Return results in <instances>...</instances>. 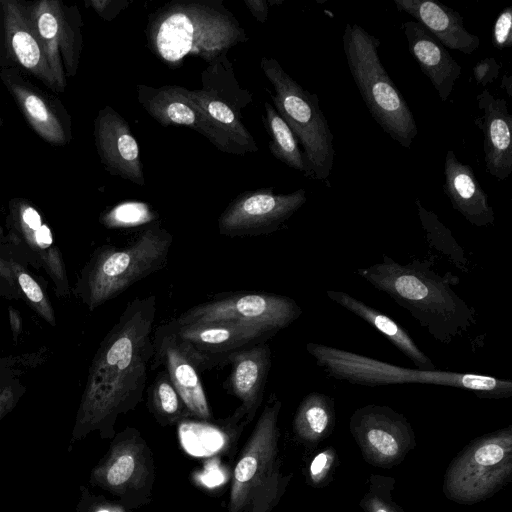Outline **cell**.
Here are the masks:
<instances>
[{
	"instance_id": "1",
	"label": "cell",
	"mask_w": 512,
	"mask_h": 512,
	"mask_svg": "<svg viewBox=\"0 0 512 512\" xmlns=\"http://www.w3.org/2000/svg\"><path fill=\"white\" fill-rule=\"evenodd\" d=\"M156 312L155 295L131 300L101 341L88 370L69 451L95 431L102 439H112L118 416L142 400L154 353Z\"/></svg>"
},
{
	"instance_id": "2",
	"label": "cell",
	"mask_w": 512,
	"mask_h": 512,
	"mask_svg": "<svg viewBox=\"0 0 512 512\" xmlns=\"http://www.w3.org/2000/svg\"><path fill=\"white\" fill-rule=\"evenodd\" d=\"M433 264L432 259L400 264L383 255L357 274L406 309L434 340L450 344L476 324V312L452 289L459 278L438 274Z\"/></svg>"
},
{
	"instance_id": "3",
	"label": "cell",
	"mask_w": 512,
	"mask_h": 512,
	"mask_svg": "<svg viewBox=\"0 0 512 512\" xmlns=\"http://www.w3.org/2000/svg\"><path fill=\"white\" fill-rule=\"evenodd\" d=\"M145 33L151 52L170 68L189 56L210 64L248 40L221 0L169 2L149 15Z\"/></svg>"
},
{
	"instance_id": "4",
	"label": "cell",
	"mask_w": 512,
	"mask_h": 512,
	"mask_svg": "<svg viewBox=\"0 0 512 512\" xmlns=\"http://www.w3.org/2000/svg\"><path fill=\"white\" fill-rule=\"evenodd\" d=\"M173 235L159 222L146 227L124 247H97L83 266L73 294L93 311L138 281L162 270L168 262Z\"/></svg>"
},
{
	"instance_id": "5",
	"label": "cell",
	"mask_w": 512,
	"mask_h": 512,
	"mask_svg": "<svg viewBox=\"0 0 512 512\" xmlns=\"http://www.w3.org/2000/svg\"><path fill=\"white\" fill-rule=\"evenodd\" d=\"M306 350L316 364L334 379L365 386L418 383L449 386L481 398H508L512 382L475 373L404 368L339 348L309 342Z\"/></svg>"
},
{
	"instance_id": "6",
	"label": "cell",
	"mask_w": 512,
	"mask_h": 512,
	"mask_svg": "<svg viewBox=\"0 0 512 512\" xmlns=\"http://www.w3.org/2000/svg\"><path fill=\"white\" fill-rule=\"evenodd\" d=\"M342 42L350 74L371 116L393 140L410 148L417 124L380 61V39L356 23H347Z\"/></svg>"
},
{
	"instance_id": "7",
	"label": "cell",
	"mask_w": 512,
	"mask_h": 512,
	"mask_svg": "<svg viewBox=\"0 0 512 512\" xmlns=\"http://www.w3.org/2000/svg\"><path fill=\"white\" fill-rule=\"evenodd\" d=\"M260 67L272 84L273 106L303 147L304 176L329 178L334 163L333 134L320 108L319 97L294 80L274 58L262 57Z\"/></svg>"
},
{
	"instance_id": "8",
	"label": "cell",
	"mask_w": 512,
	"mask_h": 512,
	"mask_svg": "<svg viewBox=\"0 0 512 512\" xmlns=\"http://www.w3.org/2000/svg\"><path fill=\"white\" fill-rule=\"evenodd\" d=\"M282 403L272 393L233 471L228 512H270L280 496L278 417Z\"/></svg>"
},
{
	"instance_id": "9",
	"label": "cell",
	"mask_w": 512,
	"mask_h": 512,
	"mask_svg": "<svg viewBox=\"0 0 512 512\" xmlns=\"http://www.w3.org/2000/svg\"><path fill=\"white\" fill-rule=\"evenodd\" d=\"M201 82V89H188V95L215 127L227 153L257 152L259 147L241 119V110L252 103V94L239 85L227 54L208 64Z\"/></svg>"
},
{
	"instance_id": "10",
	"label": "cell",
	"mask_w": 512,
	"mask_h": 512,
	"mask_svg": "<svg viewBox=\"0 0 512 512\" xmlns=\"http://www.w3.org/2000/svg\"><path fill=\"white\" fill-rule=\"evenodd\" d=\"M6 227V255L26 266L44 269L56 295L68 298L71 290L64 258L40 211L26 199H12Z\"/></svg>"
},
{
	"instance_id": "11",
	"label": "cell",
	"mask_w": 512,
	"mask_h": 512,
	"mask_svg": "<svg viewBox=\"0 0 512 512\" xmlns=\"http://www.w3.org/2000/svg\"><path fill=\"white\" fill-rule=\"evenodd\" d=\"M303 311L297 302L284 295L234 291L217 294L212 299L192 306L172 319L177 324L234 322L264 326L276 331L288 327Z\"/></svg>"
},
{
	"instance_id": "12",
	"label": "cell",
	"mask_w": 512,
	"mask_h": 512,
	"mask_svg": "<svg viewBox=\"0 0 512 512\" xmlns=\"http://www.w3.org/2000/svg\"><path fill=\"white\" fill-rule=\"evenodd\" d=\"M154 476L149 447L140 433L129 427L114 436L105 456L91 470L89 483L132 506L147 500Z\"/></svg>"
},
{
	"instance_id": "13",
	"label": "cell",
	"mask_w": 512,
	"mask_h": 512,
	"mask_svg": "<svg viewBox=\"0 0 512 512\" xmlns=\"http://www.w3.org/2000/svg\"><path fill=\"white\" fill-rule=\"evenodd\" d=\"M511 468L510 429L477 440L452 464L446 477L450 496L476 501L495 490Z\"/></svg>"
},
{
	"instance_id": "14",
	"label": "cell",
	"mask_w": 512,
	"mask_h": 512,
	"mask_svg": "<svg viewBox=\"0 0 512 512\" xmlns=\"http://www.w3.org/2000/svg\"><path fill=\"white\" fill-rule=\"evenodd\" d=\"M28 7L59 92H64L66 77L74 76L79 65L81 15L76 7H67L59 0H40Z\"/></svg>"
},
{
	"instance_id": "15",
	"label": "cell",
	"mask_w": 512,
	"mask_h": 512,
	"mask_svg": "<svg viewBox=\"0 0 512 512\" xmlns=\"http://www.w3.org/2000/svg\"><path fill=\"white\" fill-rule=\"evenodd\" d=\"M307 201L305 189L275 193L272 188L239 194L218 217L219 234L227 237L267 235L279 230Z\"/></svg>"
},
{
	"instance_id": "16",
	"label": "cell",
	"mask_w": 512,
	"mask_h": 512,
	"mask_svg": "<svg viewBox=\"0 0 512 512\" xmlns=\"http://www.w3.org/2000/svg\"><path fill=\"white\" fill-rule=\"evenodd\" d=\"M185 346L201 372L225 366L227 357L240 349L267 342L278 331L234 322L163 323Z\"/></svg>"
},
{
	"instance_id": "17",
	"label": "cell",
	"mask_w": 512,
	"mask_h": 512,
	"mask_svg": "<svg viewBox=\"0 0 512 512\" xmlns=\"http://www.w3.org/2000/svg\"><path fill=\"white\" fill-rule=\"evenodd\" d=\"M151 370L164 366L190 414L210 420L212 413L201 381V371L182 342L164 324L153 334Z\"/></svg>"
},
{
	"instance_id": "18",
	"label": "cell",
	"mask_w": 512,
	"mask_h": 512,
	"mask_svg": "<svg viewBox=\"0 0 512 512\" xmlns=\"http://www.w3.org/2000/svg\"><path fill=\"white\" fill-rule=\"evenodd\" d=\"M94 139L100 161L111 175L144 186L138 142L127 121L108 105L94 120Z\"/></svg>"
},
{
	"instance_id": "19",
	"label": "cell",
	"mask_w": 512,
	"mask_h": 512,
	"mask_svg": "<svg viewBox=\"0 0 512 512\" xmlns=\"http://www.w3.org/2000/svg\"><path fill=\"white\" fill-rule=\"evenodd\" d=\"M0 78L34 131L46 142L63 146L71 139V120L57 99L23 78L18 69H2Z\"/></svg>"
},
{
	"instance_id": "20",
	"label": "cell",
	"mask_w": 512,
	"mask_h": 512,
	"mask_svg": "<svg viewBox=\"0 0 512 512\" xmlns=\"http://www.w3.org/2000/svg\"><path fill=\"white\" fill-rule=\"evenodd\" d=\"M137 99L146 113L164 127L185 126L206 137L218 150L227 153L221 136L205 113L188 95V88L177 85L151 87L137 85Z\"/></svg>"
},
{
	"instance_id": "21",
	"label": "cell",
	"mask_w": 512,
	"mask_h": 512,
	"mask_svg": "<svg viewBox=\"0 0 512 512\" xmlns=\"http://www.w3.org/2000/svg\"><path fill=\"white\" fill-rule=\"evenodd\" d=\"M0 8L8 57L46 87L59 92L32 23L29 7L16 0H0Z\"/></svg>"
},
{
	"instance_id": "22",
	"label": "cell",
	"mask_w": 512,
	"mask_h": 512,
	"mask_svg": "<svg viewBox=\"0 0 512 512\" xmlns=\"http://www.w3.org/2000/svg\"><path fill=\"white\" fill-rule=\"evenodd\" d=\"M231 366L224 387L241 401L240 409L251 422L262 403L265 385L272 365L267 342L258 343L230 354L225 365Z\"/></svg>"
},
{
	"instance_id": "23",
	"label": "cell",
	"mask_w": 512,
	"mask_h": 512,
	"mask_svg": "<svg viewBox=\"0 0 512 512\" xmlns=\"http://www.w3.org/2000/svg\"><path fill=\"white\" fill-rule=\"evenodd\" d=\"M482 115L475 123L484 134V160L486 171L498 180L512 173V115L504 98L494 97L484 89L477 95Z\"/></svg>"
},
{
	"instance_id": "24",
	"label": "cell",
	"mask_w": 512,
	"mask_h": 512,
	"mask_svg": "<svg viewBox=\"0 0 512 512\" xmlns=\"http://www.w3.org/2000/svg\"><path fill=\"white\" fill-rule=\"evenodd\" d=\"M351 430L372 454L387 460L400 454V444L408 441L411 432L401 414L379 405L356 410L351 418Z\"/></svg>"
},
{
	"instance_id": "25",
	"label": "cell",
	"mask_w": 512,
	"mask_h": 512,
	"mask_svg": "<svg viewBox=\"0 0 512 512\" xmlns=\"http://www.w3.org/2000/svg\"><path fill=\"white\" fill-rule=\"evenodd\" d=\"M412 57L438 92L442 102L451 95L454 84L461 74V66L447 49L421 24L406 21L401 25Z\"/></svg>"
},
{
	"instance_id": "26",
	"label": "cell",
	"mask_w": 512,
	"mask_h": 512,
	"mask_svg": "<svg viewBox=\"0 0 512 512\" xmlns=\"http://www.w3.org/2000/svg\"><path fill=\"white\" fill-rule=\"evenodd\" d=\"M398 11H403L428 30L445 48L470 55L480 46L478 36L464 26L459 12L434 0H395Z\"/></svg>"
},
{
	"instance_id": "27",
	"label": "cell",
	"mask_w": 512,
	"mask_h": 512,
	"mask_svg": "<svg viewBox=\"0 0 512 512\" xmlns=\"http://www.w3.org/2000/svg\"><path fill=\"white\" fill-rule=\"evenodd\" d=\"M444 176V193L456 211L474 226L494 224L495 215L488 194L476 179L472 167L460 162L452 150L445 156Z\"/></svg>"
},
{
	"instance_id": "28",
	"label": "cell",
	"mask_w": 512,
	"mask_h": 512,
	"mask_svg": "<svg viewBox=\"0 0 512 512\" xmlns=\"http://www.w3.org/2000/svg\"><path fill=\"white\" fill-rule=\"evenodd\" d=\"M326 295L333 302L363 319L383 334L416 368L436 370L432 360L417 346L409 333L393 319L346 292L328 290Z\"/></svg>"
},
{
	"instance_id": "29",
	"label": "cell",
	"mask_w": 512,
	"mask_h": 512,
	"mask_svg": "<svg viewBox=\"0 0 512 512\" xmlns=\"http://www.w3.org/2000/svg\"><path fill=\"white\" fill-rule=\"evenodd\" d=\"M334 417L333 399L323 393L312 392L299 404L293 420V429L303 440H317L327 433L334 422Z\"/></svg>"
},
{
	"instance_id": "30",
	"label": "cell",
	"mask_w": 512,
	"mask_h": 512,
	"mask_svg": "<svg viewBox=\"0 0 512 512\" xmlns=\"http://www.w3.org/2000/svg\"><path fill=\"white\" fill-rule=\"evenodd\" d=\"M264 123L271 139L268 148L271 154L288 167L305 173L303 152L294 133L269 102H265Z\"/></svg>"
},
{
	"instance_id": "31",
	"label": "cell",
	"mask_w": 512,
	"mask_h": 512,
	"mask_svg": "<svg viewBox=\"0 0 512 512\" xmlns=\"http://www.w3.org/2000/svg\"><path fill=\"white\" fill-rule=\"evenodd\" d=\"M147 405L163 426L191 415L165 369L158 372L149 386Z\"/></svg>"
},
{
	"instance_id": "32",
	"label": "cell",
	"mask_w": 512,
	"mask_h": 512,
	"mask_svg": "<svg viewBox=\"0 0 512 512\" xmlns=\"http://www.w3.org/2000/svg\"><path fill=\"white\" fill-rule=\"evenodd\" d=\"M415 203L428 245L444 254L460 271L468 272V259L465 257L464 250L453 237L451 231L439 220L434 212L422 206L419 199H416Z\"/></svg>"
},
{
	"instance_id": "33",
	"label": "cell",
	"mask_w": 512,
	"mask_h": 512,
	"mask_svg": "<svg viewBox=\"0 0 512 512\" xmlns=\"http://www.w3.org/2000/svg\"><path fill=\"white\" fill-rule=\"evenodd\" d=\"M14 280L21 294V300L45 322L56 326V315L50 299L42 285L36 280L27 266L9 257Z\"/></svg>"
},
{
	"instance_id": "34",
	"label": "cell",
	"mask_w": 512,
	"mask_h": 512,
	"mask_svg": "<svg viewBox=\"0 0 512 512\" xmlns=\"http://www.w3.org/2000/svg\"><path fill=\"white\" fill-rule=\"evenodd\" d=\"M158 213L150 204L142 201H124L104 212L99 220L109 229L134 228L152 224Z\"/></svg>"
},
{
	"instance_id": "35",
	"label": "cell",
	"mask_w": 512,
	"mask_h": 512,
	"mask_svg": "<svg viewBox=\"0 0 512 512\" xmlns=\"http://www.w3.org/2000/svg\"><path fill=\"white\" fill-rule=\"evenodd\" d=\"M48 353L44 347L34 352L0 357V390L45 362Z\"/></svg>"
},
{
	"instance_id": "36",
	"label": "cell",
	"mask_w": 512,
	"mask_h": 512,
	"mask_svg": "<svg viewBox=\"0 0 512 512\" xmlns=\"http://www.w3.org/2000/svg\"><path fill=\"white\" fill-rule=\"evenodd\" d=\"M494 48L503 50L512 46V7H506L497 17L492 30Z\"/></svg>"
},
{
	"instance_id": "37",
	"label": "cell",
	"mask_w": 512,
	"mask_h": 512,
	"mask_svg": "<svg viewBox=\"0 0 512 512\" xmlns=\"http://www.w3.org/2000/svg\"><path fill=\"white\" fill-rule=\"evenodd\" d=\"M26 392V386L15 379L0 390V420L11 412Z\"/></svg>"
},
{
	"instance_id": "38",
	"label": "cell",
	"mask_w": 512,
	"mask_h": 512,
	"mask_svg": "<svg viewBox=\"0 0 512 512\" xmlns=\"http://www.w3.org/2000/svg\"><path fill=\"white\" fill-rule=\"evenodd\" d=\"M81 491L77 512H125L123 506L90 495L84 487H81Z\"/></svg>"
},
{
	"instance_id": "39",
	"label": "cell",
	"mask_w": 512,
	"mask_h": 512,
	"mask_svg": "<svg viewBox=\"0 0 512 512\" xmlns=\"http://www.w3.org/2000/svg\"><path fill=\"white\" fill-rule=\"evenodd\" d=\"M0 295L7 299H21L14 280L9 257L0 251Z\"/></svg>"
},
{
	"instance_id": "40",
	"label": "cell",
	"mask_w": 512,
	"mask_h": 512,
	"mask_svg": "<svg viewBox=\"0 0 512 512\" xmlns=\"http://www.w3.org/2000/svg\"><path fill=\"white\" fill-rule=\"evenodd\" d=\"M501 65L493 57H487L477 62L473 67V76L477 84L486 86L492 83L499 74Z\"/></svg>"
},
{
	"instance_id": "41",
	"label": "cell",
	"mask_w": 512,
	"mask_h": 512,
	"mask_svg": "<svg viewBox=\"0 0 512 512\" xmlns=\"http://www.w3.org/2000/svg\"><path fill=\"white\" fill-rule=\"evenodd\" d=\"M104 20L111 21L129 4L128 0H91L86 2Z\"/></svg>"
},
{
	"instance_id": "42",
	"label": "cell",
	"mask_w": 512,
	"mask_h": 512,
	"mask_svg": "<svg viewBox=\"0 0 512 512\" xmlns=\"http://www.w3.org/2000/svg\"><path fill=\"white\" fill-rule=\"evenodd\" d=\"M244 4L254 16V18L261 24H264L268 19L269 1L266 0H244Z\"/></svg>"
},
{
	"instance_id": "43",
	"label": "cell",
	"mask_w": 512,
	"mask_h": 512,
	"mask_svg": "<svg viewBox=\"0 0 512 512\" xmlns=\"http://www.w3.org/2000/svg\"><path fill=\"white\" fill-rule=\"evenodd\" d=\"M329 464V455L326 452L318 454L310 465V474L314 479L320 478Z\"/></svg>"
},
{
	"instance_id": "44",
	"label": "cell",
	"mask_w": 512,
	"mask_h": 512,
	"mask_svg": "<svg viewBox=\"0 0 512 512\" xmlns=\"http://www.w3.org/2000/svg\"><path fill=\"white\" fill-rule=\"evenodd\" d=\"M8 315H9V323H10V328L12 331L13 340L17 341L18 337L23 332V322H22L21 315L18 312V310H16L12 306H9Z\"/></svg>"
},
{
	"instance_id": "45",
	"label": "cell",
	"mask_w": 512,
	"mask_h": 512,
	"mask_svg": "<svg viewBox=\"0 0 512 512\" xmlns=\"http://www.w3.org/2000/svg\"><path fill=\"white\" fill-rule=\"evenodd\" d=\"M500 86L506 90L509 97L512 95V77L510 75L503 76Z\"/></svg>"
},
{
	"instance_id": "46",
	"label": "cell",
	"mask_w": 512,
	"mask_h": 512,
	"mask_svg": "<svg viewBox=\"0 0 512 512\" xmlns=\"http://www.w3.org/2000/svg\"><path fill=\"white\" fill-rule=\"evenodd\" d=\"M371 512H394L392 508H387L385 506H381L378 502H374L370 507Z\"/></svg>"
},
{
	"instance_id": "47",
	"label": "cell",
	"mask_w": 512,
	"mask_h": 512,
	"mask_svg": "<svg viewBox=\"0 0 512 512\" xmlns=\"http://www.w3.org/2000/svg\"><path fill=\"white\" fill-rule=\"evenodd\" d=\"M5 247H6V235L4 234V230L0 223V251L5 254Z\"/></svg>"
}]
</instances>
